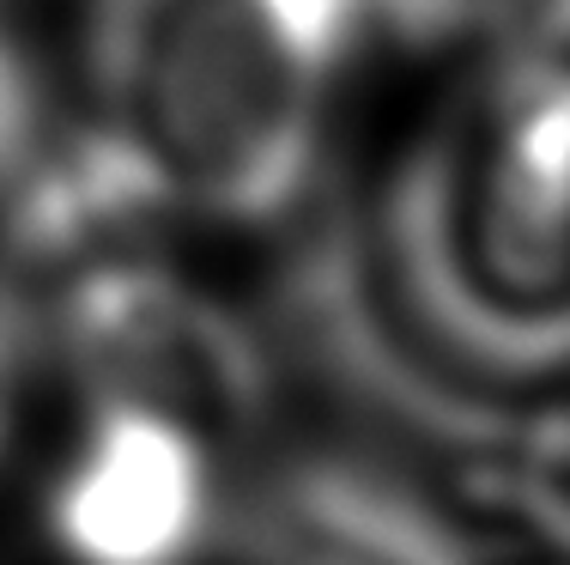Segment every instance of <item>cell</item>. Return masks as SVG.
<instances>
[{
    "instance_id": "1",
    "label": "cell",
    "mask_w": 570,
    "mask_h": 565,
    "mask_svg": "<svg viewBox=\"0 0 570 565\" xmlns=\"http://www.w3.org/2000/svg\"><path fill=\"white\" fill-rule=\"evenodd\" d=\"M406 341L450 377L570 371V91L504 61L395 165L364 237Z\"/></svg>"
},
{
    "instance_id": "2",
    "label": "cell",
    "mask_w": 570,
    "mask_h": 565,
    "mask_svg": "<svg viewBox=\"0 0 570 565\" xmlns=\"http://www.w3.org/2000/svg\"><path fill=\"white\" fill-rule=\"evenodd\" d=\"M364 25V0H86V116L165 213L274 225Z\"/></svg>"
},
{
    "instance_id": "3",
    "label": "cell",
    "mask_w": 570,
    "mask_h": 565,
    "mask_svg": "<svg viewBox=\"0 0 570 565\" xmlns=\"http://www.w3.org/2000/svg\"><path fill=\"white\" fill-rule=\"evenodd\" d=\"M49 329L86 401L165 413L207 444L255 432L274 408V353L262 329L146 250H116L61 274Z\"/></svg>"
},
{
    "instance_id": "4",
    "label": "cell",
    "mask_w": 570,
    "mask_h": 565,
    "mask_svg": "<svg viewBox=\"0 0 570 565\" xmlns=\"http://www.w3.org/2000/svg\"><path fill=\"white\" fill-rule=\"evenodd\" d=\"M219 529L213 444L128 401H86L49 487V535L67 565H195Z\"/></svg>"
},
{
    "instance_id": "5",
    "label": "cell",
    "mask_w": 570,
    "mask_h": 565,
    "mask_svg": "<svg viewBox=\"0 0 570 565\" xmlns=\"http://www.w3.org/2000/svg\"><path fill=\"white\" fill-rule=\"evenodd\" d=\"M249 565H473L431 493L341 450L292 456L243 510Z\"/></svg>"
},
{
    "instance_id": "6",
    "label": "cell",
    "mask_w": 570,
    "mask_h": 565,
    "mask_svg": "<svg viewBox=\"0 0 570 565\" xmlns=\"http://www.w3.org/2000/svg\"><path fill=\"white\" fill-rule=\"evenodd\" d=\"M461 456L455 499L443 505L473 565H570V432L504 426L450 444Z\"/></svg>"
},
{
    "instance_id": "7",
    "label": "cell",
    "mask_w": 570,
    "mask_h": 565,
    "mask_svg": "<svg viewBox=\"0 0 570 565\" xmlns=\"http://www.w3.org/2000/svg\"><path fill=\"white\" fill-rule=\"evenodd\" d=\"M522 0H364V19L406 49L492 43Z\"/></svg>"
},
{
    "instance_id": "8",
    "label": "cell",
    "mask_w": 570,
    "mask_h": 565,
    "mask_svg": "<svg viewBox=\"0 0 570 565\" xmlns=\"http://www.w3.org/2000/svg\"><path fill=\"white\" fill-rule=\"evenodd\" d=\"M24 371H31V316H24L19 292L0 280V450H7L12 426H19Z\"/></svg>"
}]
</instances>
